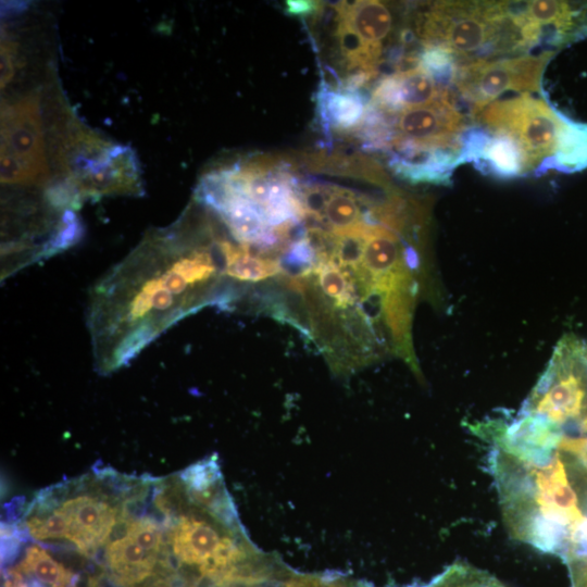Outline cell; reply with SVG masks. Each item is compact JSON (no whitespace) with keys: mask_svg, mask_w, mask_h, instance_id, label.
Wrapping results in <instances>:
<instances>
[{"mask_svg":"<svg viewBox=\"0 0 587 587\" xmlns=\"http://www.w3.org/2000/svg\"><path fill=\"white\" fill-rule=\"evenodd\" d=\"M4 587H28L25 583L22 573L14 569L12 570L5 579Z\"/></svg>","mask_w":587,"mask_h":587,"instance_id":"cell-29","label":"cell"},{"mask_svg":"<svg viewBox=\"0 0 587 587\" xmlns=\"http://www.w3.org/2000/svg\"><path fill=\"white\" fill-rule=\"evenodd\" d=\"M157 559V553L145 550L126 535L113 540L107 548L109 572L122 586H132L148 578Z\"/></svg>","mask_w":587,"mask_h":587,"instance_id":"cell-13","label":"cell"},{"mask_svg":"<svg viewBox=\"0 0 587 587\" xmlns=\"http://www.w3.org/2000/svg\"><path fill=\"white\" fill-rule=\"evenodd\" d=\"M517 9L541 45L562 48L587 38V1H517Z\"/></svg>","mask_w":587,"mask_h":587,"instance_id":"cell-9","label":"cell"},{"mask_svg":"<svg viewBox=\"0 0 587 587\" xmlns=\"http://www.w3.org/2000/svg\"><path fill=\"white\" fill-rule=\"evenodd\" d=\"M462 161L476 162L479 168L503 178L524 175L519 148L507 137L467 129L463 135Z\"/></svg>","mask_w":587,"mask_h":587,"instance_id":"cell-11","label":"cell"},{"mask_svg":"<svg viewBox=\"0 0 587 587\" xmlns=\"http://www.w3.org/2000/svg\"><path fill=\"white\" fill-rule=\"evenodd\" d=\"M320 265L319 283L323 292L339 305L348 303L352 299L353 289L345 272L333 261Z\"/></svg>","mask_w":587,"mask_h":587,"instance_id":"cell-21","label":"cell"},{"mask_svg":"<svg viewBox=\"0 0 587 587\" xmlns=\"http://www.w3.org/2000/svg\"><path fill=\"white\" fill-rule=\"evenodd\" d=\"M395 74L403 110L426 107L449 95V89L439 86L421 65Z\"/></svg>","mask_w":587,"mask_h":587,"instance_id":"cell-16","label":"cell"},{"mask_svg":"<svg viewBox=\"0 0 587 587\" xmlns=\"http://www.w3.org/2000/svg\"><path fill=\"white\" fill-rule=\"evenodd\" d=\"M474 118L490 134L507 137L519 148L524 175L587 168V123L566 117L545 98L520 93L499 99Z\"/></svg>","mask_w":587,"mask_h":587,"instance_id":"cell-3","label":"cell"},{"mask_svg":"<svg viewBox=\"0 0 587 587\" xmlns=\"http://www.w3.org/2000/svg\"><path fill=\"white\" fill-rule=\"evenodd\" d=\"M70 143L71 153L64 155L70 173L67 183L79 199L136 191L138 168L129 148L84 133Z\"/></svg>","mask_w":587,"mask_h":587,"instance_id":"cell-6","label":"cell"},{"mask_svg":"<svg viewBox=\"0 0 587 587\" xmlns=\"http://www.w3.org/2000/svg\"><path fill=\"white\" fill-rule=\"evenodd\" d=\"M224 262L217 240L190 247L178 226L146 238L91 290L87 325L98 370L127 364L197 308Z\"/></svg>","mask_w":587,"mask_h":587,"instance_id":"cell-2","label":"cell"},{"mask_svg":"<svg viewBox=\"0 0 587 587\" xmlns=\"http://www.w3.org/2000/svg\"><path fill=\"white\" fill-rule=\"evenodd\" d=\"M367 103L362 95L344 90H333L322 84L317 92V111L323 129L350 132L358 128L364 117Z\"/></svg>","mask_w":587,"mask_h":587,"instance_id":"cell-12","label":"cell"},{"mask_svg":"<svg viewBox=\"0 0 587 587\" xmlns=\"http://www.w3.org/2000/svg\"><path fill=\"white\" fill-rule=\"evenodd\" d=\"M567 567L571 587H587V554L569 559Z\"/></svg>","mask_w":587,"mask_h":587,"instance_id":"cell-26","label":"cell"},{"mask_svg":"<svg viewBox=\"0 0 587 587\" xmlns=\"http://www.w3.org/2000/svg\"><path fill=\"white\" fill-rule=\"evenodd\" d=\"M220 243L225 255L224 274L233 279L255 283L282 271L278 261L253 254L245 245L236 246L225 239H220Z\"/></svg>","mask_w":587,"mask_h":587,"instance_id":"cell-15","label":"cell"},{"mask_svg":"<svg viewBox=\"0 0 587 587\" xmlns=\"http://www.w3.org/2000/svg\"><path fill=\"white\" fill-rule=\"evenodd\" d=\"M16 46L8 39L1 40V88L7 87L14 75Z\"/></svg>","mask_w":587,"mask_h":587,"instance_id":"cell-25","label":"cell"},{"mask_svg":"<svg viewBox=\"0 0 587 587\" xmlns=\"http://www.w3.org/2000/svg\"><path fill=\"white\" fill-rule=\"evenodd\" d=\"M424 47L447 51L457 66L522 55L530 49L513 1H436L417 13Z\"/></svg>","mask_w":587,"mask_h":587,"instance_id":"cell-4","label":"cell"},{"mask_svg":"<svg viewBox=\"0 0 587 587\" xmlns=\"http://www.w3.org/2000/svg\"><path fill=\"white\" fill-rule=\"evenodd\" d=\"M335 8L337 13L369 45L383 47V41L392 30L391 11L380 1L340 2Z\"/></svg>","mask_w":587,"mask_h":587,"instance_id":"cell-14","label":"cell"},{"mask_svg":"<svg viewBox=\"0 0 587 587\" xmlns=\"http://www.w3.org/2000/svg\"><path fill=\"white\" fill-rule=\"evenodd\" d=\"M239 587H266V584H262V585H252V586H239Z\"/></svg>","mask_w":587,"mask_h":587,"instance_id":"cell-30","label":"cell"},{"mask_svg":"<svg viewBox=\"0 0 587 587\" xmlns=\"http://www.w3.org/2000/svg\"><path fill=\"white\" fill-rule=\"evenodd\" d=\"M416 587H509L495 575L464 562H455L429 583Z\"/></svg>","mask_w":587,"mask_h":587,"instance_id":"cell-18","label":"cell"},{"mask_svg":"<svg viewBox=\"0 0 587 587\" xmlns=\"http://www.w3.org/2000/svg\"><path fill=\"white\" fill-rule=\"evenodd\" d=\"M282 587H353L346 580L314 574H286Z\"/></svg>","mask_w":587,"mask_h":587,"instance_id":"cell-24","label":"cell"},{"mask_svg":"<svg viewBox=\"0 0 587 587\" xmlns=\"http://www.w3.org/2000/svg\"><path fill=\"white\" fill-rule=\"evenodd\" d=\"M325 220L335 234L351 230L365 223L361 207L353 192L338 187H335L327 204Z\"/></svg>","mask_w":587,"mask_h":587,"instance_id":"cell-19","label":"cell"},{"mask_svg":"<svg viewBox=\"0 0 587 587\" xmlns=\"http://www.w3.org/2000/svg\"><path fill=\"white\" fill-rule=\"evenodd\" d=\"M125 535L149 552L159 554L161 551L162 533L157 522L150 517L129 521Z\"/></svg>","mask_w":587,"mask_h":587,"instance_id":"cell-23","label":"cell"},{"mask_svg":"<svg viewBox=\"0 0 587 587\" xmlns=\"http://www.w3.org/2000/svg\"><path fill=\"white\" fill-rule=\"evenodd\" d=\"M16 569L49 587H74L75 575L38 546H30L26 550Z\"/></svg>","mask_w":587,"mask_h":587,"instance_id":"cell-17","label":"cell"},{"mask_svg":"<svg viewBox=\"0 0 587 587\" xmlns=\"http://www.w3.org/2000/svg\"><path fill=\"white\" fill-rule=\"evenodd\" d=\"M470 427L510 536L562 561L587 554V436L522 411Z\"/></svg>","mask_w":587,"mask_h":587,"instance_id":"cell-1","label":"cell"},{"mask_svg":"<svg viewBox=\"0 0 587 587\" xmlns=\"http://www.w3.org/2000/svg\"><path fill=\"white\" fill-rule=\"evenodd\" d=\"M68 523L67 538L84 553L101 547L109 538L116 510L107 501L89 495L68 498L60 503Z\"/></svg>","mask_w":587,"mask_h":587,"instance_id":"cell-10","label":"cell"},{"mask_svg":"<svg viewBox=\"0 0 587 587\" xmlns=\"http://www.w3.org/2000/svg\"><path fill=\"white\" fill-rule=\"evenodd\" d=\"M320 3L309 0L286 1V12L291 15L307 16L319 11Z\"/></svg>","mask_w":587,"mask_h":587,"instance_id":"cell-27","label":"cell"},{"mask_svg":"<svg viewBox=\"0 0 587 587\" xmlns=\"http://www.w3.org/2000/svg\"><path fill=\"white\" fill-rule=\"evenodd\" d=\"M554 54V50H546L458 65L453 85L475 117L504 92H541L544 72Z\"/></svg>","mask_w":587,"mask_h":587,"instance_id":"cell-5","label":"cell"},{"mask_svg":"<svg viewBox=\"0 0 587 587\" xmlns=\"http://www.w3.org/2000/svg\"><path fill=\"white\" fill-rule=\"evenodd\" d=\"M336 186L321 183H305L297 186L299 201L305 212L315 220L324 221L327 204Z\"/></svg>","mask_w":587,"mask_h":587,"instance_id":"cell-22","label":"cell"},{"mask_svg":"<svg viewBox=\"0 0 587 587\" xmlns=\"http://www.w3.org/2000/svg\"><path fill=\"white\" fill-rule=\"evenodd\" d=\"M559 428L565 432L587 436V391L585 394L582 408L577 417L569 424L559 426Z\"/></svg>","mask_w":587,"mask_h":587,"instance_id":"cell-28","label":"cell"},{"mask_svg":"<svg viewBox=\"0 0 587 587\" xmlns=\"http://www.w3.org/2000/svg\"><path fill=\"white\" fill-rule=\"evenodd\" d=\"M48 162L36 96H27L1 111V182L12 185L43 183Z\"/></svg>","mask_w":587,"mask_h":587,"instance_id":"cell-7","label":"cell"},{"mask_svg":"<svg viewBox=\"0 0 587 587\" xmlns=\"http://www.w3.org/2000/svg\"><path fill=\"white\" fill-rule=\"evenodd\" d=\"M30 535L39 540L67 538L68 523L60 505L49 512H41L27 519Z\"/></svg>","mask_w":587,"mask_h":587,"instance_id":"cell-20","label":"cell"},{"mask_svg":"<svg viewBox=\"0 0 587 587\" xmlns=\"http://www.w3.org/2000/svg\"><path fill=\"white\" fill-rule=\"evenodd\" d=\"M392 127L389 145L397 150H450L460 152L462 159L463 135L467 129L450 93L433 104L401 111Z\"/></svg>","mask_w":587,"mask_h":587,"instance_id":"cell-8","label":"cell"}]
</instances>
